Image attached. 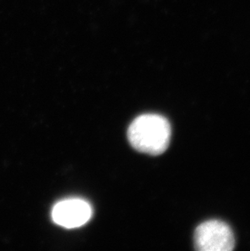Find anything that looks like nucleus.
<instances>
[{
  "mask_svg": "<svg viewBox=\"0 0 250 251\" xmlns=\"http://www.w3.org/2000/svg\"><path fill=\"white\" fill-rule=\"evenodd\" d=\"M235 237L227 224L210 220L200 224L194 233V247L199 251H231L235 248Z\"/></svg>",
  "mask_w": 250,
  "mask_h": 251,
  "instance_id": "nucleus-2",
  "label": "nucleus"
},
{
  "mask_svg": "<svg viewBox=\"0 0 250 251\" xmlns=\"http://www.w3.org/2000/svg\"><path fill=\"white\" fill-rule=\"evenodd\" d=\"M172 128L169 121L158 114H144L132 121L127 129V139L138 151L158 155L170 144Z\"/></svg>",
  "mask_w": 250,
  "mask_h": 251,
  "instance_id": "nucleus-1",
  "label": "nucleus"
},
{
  "mask_svg": "<svg viewBox=\"0 0 250 251\" xmlns=\"http://www.w3.org/2000/svg\"><path fill=\"white\" fill-rule=\"evenodd\" d=\"M92 215L91 205L84 199L75 198L58 201L51 211L54 223L66 228L81 227L90 221Z\"/></svg>",
  "mask_w": 250,
  "mask_h": 251,
  "instance_id": "nucleus-3",
  "label": "nucleus"
}]
</instances>
